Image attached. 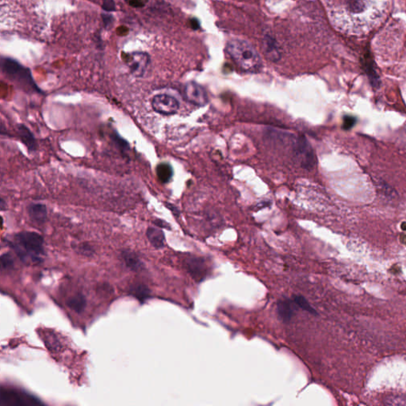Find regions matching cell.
<instances>
[{"label": "cell", "instance_id": "6da1fadb", "mask_svg": "<svg viewBox=\"0 0 406 406\" xmlns=\"http://www.w3.org/2000/svg\"><path fill=\"white\" fill-rule=\"evenodd\" d=\"M332 20L348 35H367L379 26L389 11V0H327Z\"/></svg>", "mask_w": 406, "mask_h": 406}, {"label": "cell", "instance_id": "7a4b0ae2", "mask_svg": "<svg viewBox=\"0 0 406 406\" xmlns=\"http://www.w3.org/2000/svg\"><path fill=\"white\" fill-rule=\"evenodd\" d=\"M18 256L25 263L39 264L42 261L44 255V239L35 232H22L15 235L14 241L11 242Z\"/></svg>", "mask_w": 406, "mask_h": 406}, {"label": "cell", "instance_id": "3957f363", "mask_svg": "<svg viewBox=\"0 0 406 406\" xmlns=\"http://www.w3.org/2000/svg\"><path fill=\"white\" fill-rule=\"evenodd\" d=\"M226 50L236 65L243 71L256 73L262 69V60L256 50L242 40H232L227 44Z\"/></svg>", "mask_w": 406, "mask_h": 406}, {"label": "cell", "instance_id": "277c9868", "mask_svg": "<svg viewBox=\"0 0 406 406\" xmlns=\"http://www.w3.org/2000/svg\"><path fill=\"white\" fill-rule=\"evenodd\" d=\"M1 69L6 77L17 84L26 91L42 92L33 79L30 69L22 66L16 60L8 57L2 58L1 61Z\"/></svg>", "mask_w": 406, "mask_h": 406}, {"label": "cell", "instance_id": "5b68a950", "mask_svg": "<svg viewBox=\"0 0 406 406\" xmlns=\"http://www.w3.org/2000/svg\"><path fill=\"white\" fill-rule=\"evenodd\" d=\"M0 393V406H31L42 404L37 398L21 390L2 387Z\"/></svg>", "mask_w": 406, "mask_h": 406}, {"label": "cell", "instance_id": "8992f818", "mask_svg": "<svg viewBox=\"0 0 406 406\" xmlns=\"http://www.w3.org/2000/svg\"><path fill=\"white\" fill-rule=\"evenodd\" d=\"M294 153L297 161L305 169H313L316 165V157L313 148L304 136H299L295 139Z\"/></svg>", "mask_w": 406, "mask_h": 406}, {"label": "cell", "instance_id": "52a82bcc", "mask_svg": "<svg viewBox=\"0 0 406 406\" xmlns=\"http://www.w3.org/2000/svg\"><path fill=\"white\" fill-rule=\"evenodd\" d=\"M125 63L133 76L142 77L150 65V56L146 53L133 52L127 55Z\"/></svg>", "mask_w": 406, "mask_h": 406}, {"label": "cell", "instance_id": "ba28073f", "mask_svg": "<svg viewBox=\"0 0 406 406\" xmlns=\"http://www.w3.org/2000/svg\"><path fill=\"white\" fill-rule=\"evenodd\" d=\"M153 110L162 115L177 114L179 109V103L172 95L160 94L153 97L152 100Z\"/></svg>", "mask_w": 406, "mask_h": 406}, {"label": "cell", "instance_id": "9c48e42d", "mask_svg": "<svg viewBox=\"0 0 406 406\" xmlns=\"http://www.w3.org/2000/svg\"><path fill=\"white\" fill-rule=\"evenodd\" d=\"M185 99L191 104L196 106H205L208 103V95L207 91L201 85L190 82L186 84L183 90Z\"/></svg>", "mask_w": 406, "mask_h": 406}, {"label": "cell", "instance_id": "30bf717a", "mask_svg": "<svg viewBox=\"0 0 406 406\" xmlns=\"http://www.w3.org/2000/svg\"><path fill=\"white\" fill-rule=\"evenodd\" d=\"M18 133L19 136L20 140L26 145L29 152L34 153L37 150V141L35 139L32 132L28 129V127H26L23 124H20L18 125Z\"/></svg>", "mask_w": 406, "mask_h": 406}, {"label": "cell", "instance_id": "8fae6325", "mask_svg": "<svg viewBox=\"0 0 406 406\" xmlns=\"http://www.w3.org/2000/svg\"><path fill=\"white\" fill-rule=\"evenodd\" d=\"M28 214L30 219L37 225H42L47 219V208L41 203H34L29 206Z\"/></svg>", "mask_w": 406, "mask_h": 406}, {"label": "cell", "instance_id": "7c38bea8", "mask_svg": "<svg viewBox=\"0 0 406 406\" xmlns=\"http://www.w3.org/2000/svg\"><path fill=\"white\" fill-rule=\"evenodd\" d=\"M207 265L204 260L199 258H193L187 261V268L190 273L196 280L203 279L207 272Z\"/></svg>", "mask_w": 406, "mask_h": 406}, {"label": "cell", "instance_id": "4fadbf2b", "mask_svg": "<svg viewBox=\"0 0 406 406\" xmlns=\"http://www.w3.org/2000/svg\"><path fill=\"white\" fill-rule=\"evenodd\" d=\"M147 237L148 241H150L151 245L156 248H161L164 246L165 236L162 230L159 229L149 227L147 229Z\"/></svg>", "mask_w": 406, "mask_h": 406}, {"label": "cell", "instance_id": "5bb4252c", "mask_svg": "<svg viewBox=\"0 0 406 406\" xmlns=\"http://www.w3.org/2000/svg\"><path fill=\"white\" fill-rule=\"evenodd\" d=\"M122 256L127 267L131 269L132 271H139L144 266L140 259L138 258V256L132 251H123Z\"/></svg>", "mask_w": 406, "mask_h": 406}, {"label": "cell", "instance_id": "9a60e30c", "mask_svg": "<svg viewBox=\"0 0 406 406\" xmlns=\"http://www.w3.org/2000/svg\"><path fill=\"white\" fill-rule=\"evenodd\" d=\"M277 310L279 316L284 322L290 321L294 315V310L290 301L282 300L279 301L277 304Z\"/></svg>", "mask_w": 406, "mask_h": 406}, {"label": "cell", "instance_id": "2e32d148", "mask_svg": "<svg viewBox=\"0 0 406 406\" xmlns=\"http://www.w3.org/2000/svg\"><path fill=\"white\" fill-rule=\"evenodd\" d=\"M67 305L69 309L73 310L75 313L80 314L84 311V309L86 307V299L84 295H75V296L71 297V299H69L67 301Z\"/></svg>", "mask_w": 406, "mask_h": 406}, {"label": "cell", "instance_id": "e0dca14e", "mask_svg": "<svg viewBox=\"0 0 406 406\" xmlns=\"http://www.w3.org/2000/svg\"><path fill=\"white\" fill-rule=\"evenodd\" d=\"M157 175L161 183H168L173 176L172 166L168 163H159L157 167Z\"/></svg>", "mask_w": 406, "mask_h": 406}, {"label": "cell", "instance_id": "ac0fdd59", "mask_svg": "<svg viewBox=\"0 0 406 406\" xmlns=\"http://www.w3.org/2000/svg\"><path fill=\"white\" fill-rule=\"evenodd\" d=\"M294 301L296 303L297 305L299 307L301 308L303 310L309 312L312 314H316V310H314V308L312 307L310 305V303L308 302L307 300L301 295H295L294 296Z\"/></svg>", "mask_w": 406, "mask_h": 406}, {"label": "cell", "instance_id": "d6986e66", "mask_svg": "<svg viewBox=\"0 0 406 406\" xmlns=\"http://www.w3.org/2000/svg\"><path fill=\"white\" fill-rule=\"evenodd\" d=\"M132 293H133V295L137 299H139L140 301H142L148 298V295H149V290H148L146 286L140 284V285H138V286H133Z\"/></svg>", "mask_w": 406, "mask_h": 406}, {"label": "cell", "instance_id": "ffe728a7", "mask_svg": "<svg viewBox=\"0 0 406 406\" xmlns=\"http://www.w3.org/2000/svg\"><path fill=\"white\" fill-rule=\"evenodd\" d=\"M2 269L11 268L14 266V259L10 253L2 254L0 258Z\"/></svg>", "mask_w": 406, "mask_h": 406}, {"label": "cell", "instance_id": "44dd1931", "mask_svg": "<svg viewBox=\"0 0 406 406\" xmlns=\"http://www.w3.org/2000/svg\"><path fill=\"white\" fill-rule=\"evenodd\" d=\"M102 7L104 11L111 12L115 11V2H114V0H104Z\"/></svg>", "mask_w": 406, "mask_h": 406}, {"label": "cell", "instance_id": "7402d4cb", "mask_svg": "<svg viewBox=\"0 0 406 406\" xmlns=\"http://www.w3.org/2000/svg\"><path fill=\"white\" fill-rule=\"evenodd\" d=\"M356 120H355V118L354 117H351V116H346L344 117V124H343V127H344V129H350L353 125H354V123H355Z\"/></svg>", "mask_w": 406, "mask_h": 406}, {"label": "cell", "instance_id": "603a6c76", "mask_svg": "<svg viewBox=\"0 0 406 406\" xmlns=\"http://www.w3.org/2000/svg\"><path fill=\"white\" fill-rule=\"evenodd\" d=\"M127 2L131 7H142L146 4L148 0H127Z\"/></svg>", "mask_w": 406, "mask_h": 406}, {"label": "cell", "instance_id": "cb8c5ba5", "mask_svg": "<svg viewBox=\"0 0 406 406\" xmlns=\"http://www.w3.org/2000/svg\"><path fill=\"white\" fill-rule=\"evenodd\" d=\"M80 251H81V253L84 254V255H86V256H88L92 255V248H91L89 245H83L81 247H80Z\"/></svg>", "mask_w": 406, "mask_h": 406}, {"label": "cell", "instance_id": "d4e9b609", "mask_svg": "<svg viewBox=\"0 0 406 406\" xmlns=\"http://www.w3.org/2000/svg\"><path fill=\"white\" fill-rule=\"evenodd\" d=\"M154 223L157 225V226H159V227H163V228H168V225L166 226V223L161 220H157Z\"/></svg>", "mask_w": 406, "mask_h": 406}, {"label": "cell", "instance_id": "484cf974", "mask_svg": "<svg viewBox=\"0 0 406 406\" xmlns=\"http://www.w3.org/2000/svg\"><path fill=\"white\" fill-rule=\"evenodd\" d=\"M0 202H1V204H0V207H1V210H2V211H3V210H4V206H5V205H4L5 204L4 200L2 199H2H1V201H0Z\"/></svg>", "mask_w": 406, "mask_h": 406}]
</instances>
